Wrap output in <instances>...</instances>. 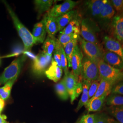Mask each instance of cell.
Masks as SVG:
<instances>
[{"label":"cell","mask_w":123,"mask_h":123,"mask_svg":"<svg viewBox=\"0 0 123 123\" xmlns=\"http://www.w3.org/2000/svg\"><path fill=\"white\" fill-rule=\"evenodd\" d=\"M3 2L12 19L14 25L18 31L19 36L22 40L24 46V50L26 52L30 51L33 46L36 44L35 40L32 33L20 21L8 4L6 1H3Z\"/></svg>","instance_id":"6da1fadb"},{"label":"cell","mask_w":123,"mask_h":123,"mask_svg":"<svg viewBox=\"0 0 123 123\" xmlns=\"http://www.w3.org/2000/svg\"><path fill=\"white\" fill-rule=\"evenodd\" d=\"M99 80L105 79L116 84L123 81V70L112 67L103 60L98 62Z\"/></svg>","instance_id":"7a4b0ae2"},{"label":"cell","mask_w":123,"mask_h":123,"mask_svg":"<svg viewBox=\"0 0 123 123\" xmlns=\"http://www.w3.org/2000/svg\"><path fill=\"white\" fill-rule=\"evenodd\" d=\"M94 21L86 18L83 19L81 22L80 33L83 39L94 44L99 45L96 32L99 31V28Z\"/></svg>","instance_id":"3957f363"},{"label":"cell","mask_w":123,"mask_h":123,"mask_svg":"<svg viewBox=\"0 0 123 123\" xmlns=\"http://www.w3.org/2000/svg\"><path fill=\"white\" fill-rule=\"evenodd\" d=\"M26 59V56L24 55L14 60L11 64L5 69L0 76V83L5 84L12 79L18 78V75Z\"/></svg>","instance_id":"277c9868"},{"label":"cell","mask_w":123,"mask_h":123,"mask_svg":"<svg viewBox=\"0 0 123 123\" xmlns=\"http://www.w3.org/2000/svg\"><path fill=\"white\" fill-rule=\"evenodd\" d=\"M80 76L82 79L91 82L98 81L99 80V73L97 63L86 56L84 57Z\"/></svg>","instance_id":"5b68a950"},{"label":"cell","mask_w":123,"mask_h":123,"mask_svg":"<svg viewBox=\"0 0 123 123\" xmlns=\"http://www.w3.org/2000/svg\"><path fill=\"white\" fill-rule=\"evenodd\" d=\"M79 42L85 56L93 61L98 62L102 60L104 52L99 45L88 42L79 37Z\"/></svg>","instance_id":"8992f818"},{"label":"cell","mask_w":123,"mask_h":123,"mask_svg":"<svg viewBox=\"0 0 123 123\" xmlns=\"http://www.w3.org/2000/svg\"><path fill=\"white\" fill-rule=\"evenodd\" d=\"M52 59V56L48 55L43 51L40 52L35 57L32 64V72L37 76L44 74L50 66Z\"/></svg>","instance_id":"52a82bcc"},{"label":"cell","mask_w":123,"mask_h":123,"mask_svg":"<svg viewBox=\"0 0 123 123\" xmlns=\"http://www.w3.org/2000/svg\"><path fill=\"white\" fill-rule=\"evenodd\" d=\"M115 14V11L111 3L110 0H106L97 22L103 29H107L110 27Z\"/></svg>","instance_id":"ba28073f"},{"label":"cell","mask_w":123,"mask_h":123,"mask_svg":"<svg viewBox=\"0 0 123 123\" xmlns=\"http://www.w3.org/2000/svg\"><path fill=\"white\" fill-rule=\"evenodd\" d=\"M106 0H89L85 1L84 6L90 19L98 22V17Z\"/></svg>","instance_id":"9c48e42d"},{"label":"cell","mask_w":123,"mask_h":123,"mask_svg":"<svg viewBox=\"0 0 123 123\" xmlns=\"http://www.w3.org/2000/svg\"><path fill=\"white\" fill-rule=\"evenodd\" d=\"M110 27L114 39L123 45V13L115 15Z\"/></svg>","instance_id":"30bf717a"},{"label":"cell","mask_w":123,"mask_h":123,"mask_svg":"<svg viewBox=\"0 0 123 123\" xmlns=\"http://www.w3.org/2000/svg\"><path fill=\"white\" fill-rule=\"evenodd\" d=\"M77 2L71 0H65L61 4L56 5L50 9L48 14L49 16L54 18H57L67 13L74 8Z\"/></svg>","instance_id":"8fae6325"},{"label":"cell","mask_w":123,"mask_h":123,"mask_svg":"<svg viewBox=\"0 0 123 123\" xmlns=\"http://www.w3.org/2000/svg\"><path fill=\"white\" fill-rule=\"evenodd\" d=\"M84 57L82 50L77 45L75 48L71 59V67L72 73L79 79L82 70V62Z\"/></svg>","instance_id":"7c38bea8"},{"label":"cell","mask_w":123,"mask_h":123,"mask_svg":"<svg viewBox=\"0 0 123 123\" xmlns=\"http://www.w3.org/2000/svg\"><path fill=\"white\" fill-rule=\"evenodd\" d=\"M103 44L107 51L115 53L123 61V48L119 41L112 37L106 36L103 38Z\"/></svg>","instance_id":"4fadbf2b"},{"label":"cell","mask_w":123,"mask_h":123,"mask_svg":"<svg viewBox=\"0 0 123 123\" xmlns=\"http://www.w3.org/2000/svg\"><path fill=\"white\" fill-rule=\"evenodd\" d=\"M63 79L69 97H70L71 103L72 104L75 100V90L77 83L79 81V79L72 72H68L65 74Z\"/></svg>","instance_id":"5bb4252c"},{"label":"cell","mask_w":123,"mask_h":123,"mask_svg":"<svg viewBox=\"0 0 123 123\" xmlns=\"http://www.w3.org/2000/svg\"><path fill=\"white\" fill-rule=\"evenodd\" d=\"M102 60L112 67L123 70V60L115 53L109 51L104 52Z\"/></svg>","instance_id":"9a60e30c"},{"label":"cell","mask_w":123,"mask_h":123,"mask_svg":"<svg viewBox=\"0 0 123 123\" xmlns=\"http://www.w3.org/2000/svg\"><path fill=\"white\" fill-rule=\"evenodd\" d=\"M45 74L48 79L57 83L61 78L62 69L58 66L53 58H52L51 65L45 72Z\"/></svg>","instance_id":"2e32d148"},{"label":"cell","mask_w":123,"mask_h":123,"mask_svg":"<svg viewBox=\"0 0 123 123\" xmlns=\"http://www.w3.org/2000/svg\"><path fill=\"white\" fill-rule=\"evenodd\" d=\"M47 32L43 19L36 24L32 30V35L35 40L36 44L44 43Z\"/></svg>","instance_id":"e0dca14e"},{"label":"cell","mask_w":123,"mask_h":123,"mask_svg":"<svg viewBox=\"0 0 123 123\" xmlns=\"http://www.w3.org/2000/svg\"><path fill=\"white\" fill-rule=\"evenodd\" d=\"M109 94L106 93L101 97L89 99L87 103L84 106L88 112H97L100 111Z\"/></svg>","instance_id":"ac0fdd59"},{"label":"cell","mask_w":123,"mask_h":123,"mask_svg":"<svg viewBox=\"0 0 123 123\" xmlns=\"http://www.w3.org/2000/svg\"><path fill=\"white\" fill-rule=\"evenodd\" d=\"M47 32L49 36L52 38H55V36L58 31L56 18L49 16L48 13L46 14L43 18Z\"/></svg>","instance_id":"d6986e66"},{"label":"cell","mask_w":123,"mask_h":123,"mask_svg":"<svg viewBox=\"0 0 123 123\" xmlns=\"http://www.w3.org/2000/svg\"><path fill=\"white\" fill-rule=\"evenodd\" d=\"M81 22L78 18V14L69 23V24L61 31L60 33L67 35L77 34L80 35Z\"/></svg>","instance_id":"ffe728a7"},{"label":"cell","mask_w":123,"mask_h":123,"mask_svg":"<svg viewBox=\"0 0 123 123\" xmlns=\"http://www.w3.org/2000/svg\"><path fill=\"white\" fill-rule=\"evenodd\" d=\"M77 14V11L72 10L56 18L58 31H61Z\"/></svg>","instance_id":"44dd1931"},{"label":"cell","mask_w":123,"mask_h":123,"mask_svg":"<svg viewBox=\"0 0 123 123\" xmlns=\"http://www.w3.org/2000/svg\"><path fill=\"white\" fill-rule=\"evenodd\" d=\"M115 84L105 79H100L97 92L93 98L101 97L106 93H110L113 87Z\"/></svg>","instance_id":"7402d4cb"},{"label":"cell","mask_w":123,"mask_h":123,"mask_svg":"<svg viewBox=\"0 0 123 123\" xmlns=\"http://www.w3.org/2000/svg\"><path fill=\"white\" fill-rule=\"evenodd\" d=\"M82 83L83 86L82 95L76 108L77 111H79L83 106H85L89 99L88 97V89L91 84V82L83 80Z\"/></svg>","instance_id":"603a6c76"},{"label":"cell","mask_w":123,"mask_h":123,"mask_svg":"<svg viewBox=\"0 0 123 123\" xmlns=\"http://www.w3.org/2000/svg\"><path fill=\"white\" fill-rule=\"evenodd\" d=\"M56 0H36L34 2L36 9L39 14L49 10L52 5Z\"/></svg>","instance_id":"cb8c5ba5"},{"label":"cell","mask_w":123,"mask_h":123,"mask_svg":"<svg viewBox=\"0 0 123 123\" xmlns=\"http://www.w3.org/2000/svg\"><path fill=\"white\" fill-rule=\"evenodd\" d=\"M56 38H52L48 36L46 40H45L42 47L43 52L48 55L52 56V54L56 48Z\"/></svg>","instance_id":"d4e9b609"},{"label":"cell","mask_w":123,"mask_h":123,"mask_svg":"<svg viewBox=\"0 0 123 123\" xmlns=\"http://www.w3.org/2000/svg\"><path fill=\"white\" fill-rule=\"evenodd\" d=\"M78 41L79 39L74 40L63 47L68 60V68L71 67V59L75 48L77 45Z\"/></svg>","instance_id":"484cf974"},{"label":"cell","mask_w":123,"mask_h":123,"mask_svg":"<svg viewBox=\"0 0 123 123\" xmlns=\"http://www.w3.org/2000/svg\"><path fill=\"white\" fill-rule=\"evenodd\" d=\"M18 78L12 79L5 84L3 87L0 88V98L6 100L9 98L13 84Z\"/></svg>","instance_id":"4316f807"},{"label":"cell","mask_w":123,"mask_h":123,"mask_svg":"<svg viewBox=\"0 0 123 123\" xmlns=\"http://www.w3.org/2000/svg\"><path fill=\"white\" fill-rule=\"evenodd\" d=\"M108 111L119 123H123V106H110Z\"/></svg>","instance_id":"83f0119b"},{"label":"cell","mask_w":123,"mask_h":123,"mask_svg":"<svg viewBox=\"0 0 123 123\" xmlns=\"http://www.w3.org/2000/svg\"><path fill=\"white\" fill-rule=\"evenodd\" d=\"M55 90L57 95L62 100H66L69 98V95L66 88L63 79H62L55 85Z\"/></svg>","instance_id":"f1b7e54d"},{"label":"cell","mask_w":123,"mask_h":123,"mask_svg":"<svg viewBox=\"0 0 123 123\" xmlns=\"http://www.w3.org/2000/svg\"><path fill=\"white\" fill-rule=\"evenodd\" d=\"M106 104L110 106H123V96L111 94L106 98Z\"/></svg>","instance_id":"f546056e"},{"label":"cell","mask_w":123,"mask_h":123,"mask_svg":"<svg viewBox=\"0 0 123 123\" xmlns=\"http://www.w3.org/2000/svg\"><path fill=\"white\" fill-rule=\"evenodd\" d=\"M94 123H120L105 113L95 114Z\"/></svg>","instance_id":"4dcf8cb0"},{"label":"cell","mask_w":123,"mask_h":123,"mask_svg":"<svg viewBox=\"0 0 123 123\" xmlns=\"http://www.w3.org/2000/svg\"><path fill=\"white\" fill-rule=\"evenodd\" d=\"M79 35L77 34H70L67 35L65 34L60 33L58 37V40L59 42L60 43L63 47L66 44L69 43L71 41L75 39H79Z\"/></svg>","instance_id":"1f68e13d"},{"label":"cell","mask_w":123,"mask_h":123,"mask_svg":"<svg viewBox=\"0 0 123 123\" xmlns=\"http://www.w3.org/2000/svg\"><path fill=\"white\" fill-rule=\"evenodd\" d=\"M59 53L61 57L62 68L64 71L65 74H66L69 72L68 69V62L64 49L62 45L59 48Z\"/></svg>","instance_id":"d6a6232c"},{"label":"cell","mask_w":123,"mask_h":123,"mask_svg":"<svg viewBox=\"0 0 123 123\" xmlns=\"http://www.w3.org/2000/svg\"><path fill=\"white\" fill-rule=\"evenodd\" d=\"M110 2L115 11L118 13V14L123 13V0H111Z\"/></svg>","instance_id":"836d02e7"},{"label":"cell","mask_w":123,"mask_h":123,"mask_svg":"<svg viewBox=\"0 0 123 123\" xmlns=\"http://www.w3.org/2000/svg\"><path fill=\"white\" fill-rule=\"evenodd\" d=\"M99 82L98 81H94L91 82V85L88 89V97L89 99L92 98L97 92Z\"/></svg>","instance_id":"e575fe53"},{"label":"cell","mask_w":123,"mask_h":123,"mask_svg":"<svg viewBox=\"0 0 123 123\" xmlns=\"http://www.w3.org/2000/svg\"><path fill=\"white\" fill-rule=\"evenodd\" d=\"M111 94L123 95V81L115 84L111 90Z\"/></svg>","instance_id":"d590c367"},{"label":"cell","mask_w":123,"mask_h":123,"mask_svg":"<svg viewBox=\"0 0 123 123\" xmlns=\"http://www.w3.org/2000/svg\"><path fill=\"white\" fill-rule=\"evenodd\" d=\"M95 114H87L84 115L79 123H94Z\"/></svg>","instance_id":"8d00e7d4"},{"label":"cell","mask_w":123,"mask_h":123,"mask_svg":"<svg viewBox=\"0 0 123 123\" xmlns=\"http://www.w3.org/2000/svg\"><path fill=\"white\" fill-rule=\"evenodd\" d=\"M83 86L82 82L79 81L76 85L74 92V97L75 99L79 97V95L82 92Z\"/></svg>","instance_id":"74e56055"},{"label":"cell","mask_w":123,"mask_h":123,"mask_svg":"<svg viewBox=\"0 0 123 123\" xmlns=\"http://www.w3.org/2000/svg\"><path fill=\"white\" fill-rule=\"evenodd\" d=\"M6 119V116L5 115H1L0 114V123H8Z\"/></svg>","instance_id":"f35d334b"},{"label":"cell","mask_w":123,"mask_h":123,"mask_svg":"<svg viewBox=\"0 0 123 123\" xmlns=\"http://www.w3.org/2000/svg\"><path fill=\"white\" fill-rule=\"evenodd\" d=\"M5 105V103L4 100L0 98V114H1V112L3 110L4 108Z\"/></svg>","instance_id":"ab89813d"},{"label":"cell","mask_w":123,"mask_h":123,"mask_svg":"<svg viewBox=\"0 0 123 123\" xmlns=\"http://www.w3.org/2000/svg\"></svg>","instance_id":"60d3db41"},{"label":"cell","mask_w":123,"mask_h":123,"mask_svg":"<svg viewBox=\"0 0 123 123\" xmlns=\"http://www.w3.org/2000/svg\"></svg>","instance_id":"b9f144b4"}]
</instances>
